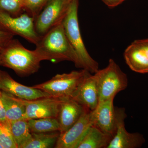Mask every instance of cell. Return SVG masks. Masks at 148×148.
I'll return each mask as SVG.
<instances>
[{"instance_id":"7","label":"cell","mask_w":148,"mask_h":148,"mask_svg":"<svg viewBox=\"0 0 148 148\" xmlns=\"http://www.w3.org/2000/svg\"><path fill=\"white\" fill-rule=\"evenodd\" d=\"M73 0H49L35 18V30L40 36L63 23Z\"/></svg>"},{"instance_id":"27","label":"cell","mask_w":148,"mask_h":148,"mask_svg":"<svg viewBox=\"0 0 148 148\" xmlns=\"http://www.w3.org/2000/svg\"><path fill=\"white\" fill-rule=\"evenodd\" d=\"M0 66H1V58H0Z\"/></svg>"},{"instance_id":"9","label":"cell","mask_w":148,"mask_h":148,"mask_svg":"<svg viewBox=\"0 0 148 148\" xmlns=\"http://www.w3.org/2000/svg\"><path fill=\"white\" fill-rule=\"evenodd\" d=\"M25 107L23 119H37L44 118H58L59 108L62 99L47 97L34 100L21 99Z\"/></svg>"},{"instance_id":"10","label":"cell","mask_w":148,"mask_h":148,"mask_svg":"<svg viewBox=\"0 0 148 148\" xmlns=\"http://www.w3.org/2000/svg\"><path fill=\"white\" fill-rule=\"evenodd\" d=\"M116 129L115 134L107 148H137L142 147L145 143L143 135L139 133H130L125 126L126 117L123 109L115 110Z\"/></svg>"},{"instance_id":"22","label":"cell","mask_w":148,"mask_h":148,"mask_svg":"<svg viewBox=\"0 0 148 148\" xmlns=\"http://www.w3.org/2000/svg\"><path fill=\"white\" fill-rule=\"evenodd\" d=\"M25 0H0V9L13 16H18L24 11Z\"/></svg>"},{"instance_id":"13","label":"cell","mask_w":148,"mask_h":148,"mask_svg":"<svg viewBox=\"0 0 148 148\" xmlns=\"http://www.w3.org/2000/svg\"><path fill=\"white\" fill-rule=\"evenodd\" d=\"M125 62L133 71L148 73V38L136 40L125 51Z\"/></svg>"},{"instance_id":"12","label":"cell","mask_w":148,"mask_h":148,"mask_svg":"<svg viewBox=\"0 0 148 148\" xmlns=\"http://www.w3.org/2000/svg\"><path fill=\"white\" fill-rule=\"evenodd\" d=\"M114 98L100 101L93 110V125L104 133L114 137L116 129V118L114 106Z\"/></svg>"},{"instance_id":"4","label":"cell","mask_w":148,"mask_h":148,"mask_svg":"<svg viewBox=\"0 0 148 148\" xmlns=\"http://www.w3.org/2000/svg\"><path fill=\"white\" fill-rule=\"evenodd\" d=\"M89 73L82 69L68 73L57 74L47 81L33 87L44 91L54 98L62 100L73 98L83 80Z\"/></svg>"},{"instance_id":"11","label":"cell","mask_w":148,"mask_h":148,"mask_svg":"<svg viewBox=\"0 0 148 148\" xmlns=\"http://www.w3.org/2000/svg\"><path fill=\"white\" fill-rule=\"evenodd\" d=\"M0 88L3 92L21 99L34 100L50 97L47 93L19 83L14 79L7 72L0 70Z\"/></svg>"},{"instance_id":"19","label":"cell","mask_w":148,"mask_h":148,"mask_svg":"<svg viewBox=\"0 0 148 148\" xmlns=\"http://www.w3.org/2000/svg\"><path fill=\"white\" fill-rule=\"evenodd\" d=\"M10 127L18 148H21L32 136L28 121L21 119L9 123Z\"/></svg>"},{"instance_id":"8","label":"cell","mask_w":148,"mask_h":148,"mask_svg":"<svg viewBox=\"0 0 148 148\" xmlns=\"http://www.w3.org/2000/svg\"><path fill=\"white\" fill-rule=\"evenodd\" d=\"M92 111L86 108L79 119L68 130L60 134L55 147L77 148L88 130L93 125Z\"/></svg>"},{"instance_id":"17","label":"cell","mask_w":148,"mask_h":148,"mask_svg":"<svg viewBox=\"0 0 148 148\" xmlns=\"http://www.w3.org/2000/svg\"><path fill=\"white\" fill-rule=\"evenodd\" d=\"M6 120L9 123L23 119L25 107L20 98L3 91Z\"/></svg>"},{"instance_id":"28","label":"cell","mask_w":148,"mask_h":148,"mask_svg":"<svg viewBox=\"0 0 148 148\" xmlns=\"http://www.w3.org/2000/svg\"><path fill=\"white\" fill-rule=\"evenodd\" d=\"M0 148H3L2 146H1V145L0 144Z\"/></svg>"},{"instance_id":"15","label":"cell","mask_w":148,"mask_h":148,"mask_svg":"<svg viewBox=\"0 0 148 148\" xmlns=\"http://www.w3.org/2000/svg\"><path fill=\"white\" fill-rule=\"evenodd\" d=\"M85 108L73 98L62 100L57 118L60 134L68 130L79 119Z\"/></svg>"},{"instance_id":"18","label":"cell","mask_w":148,"mask_h":148,"mask_svg":"<svg viewBox=\"0 0 148 148\" xmlns=\"http://www.w3.org/2000/svg\"><path fill=\"white\" fill-rule=\"evenodd\" d=\"M59 131L45 133H32V136L21 148H50L55 147Z\"/></svg>"},{"instance_id":"6","label":"cell","mask_w":148,"mask_h":148,"mask_svg":"<svg viewBox=\"0 0 148 148\" xmlns=\"http://www.w3.org/2000/svg\"><path fill=\"white\" fill-rule=\"evenodd\" d=\"M34 21L35 18L27 13L13 16L0 9V30L19 36L36 45L40 36L35 30Z\"/></svg>"},{"instance_id":"14","label":"cell","mask_w":148,"mask_h":148,"mask_svg":"<svg viewBox=\"0 0 148 148\" xmlns=\"http://www.w3.org/2000/svg\"><path fill=\"white\" fill-rule=\"evenodd\" d=\"M90 110H94L99 102L97 81L94 75L89 73L80 84L73 98Z\"/></svg>"},{"instance_id":"23","label":"cell","mask_w":148,"mask_h":148,"mask_svg":"<svg viewBox=\"0 0 148 148\" xmlns=\"http://www.w3.org/2000/svg\"><path fill=\"white\" fill-rule=\"evenodd\" d=\"M49 0H25L24 11L34 18L39 14Z\"/></svg>"},{"instance_id":"21","label":"cell","mask_w":148,"mask_h":148,"mask_svg":"<svg viewBox=\"0 0 148 148\" xmlns=\"http://www.w3.org/2000/svg\"><path fill=\"white\" fill-rule=\"evenodd\" d=\"M0 144L3 148H18L7 121H0Z\"/></svg>"},{"instance_id":"3","label":"cell","mask_w":148,"mask_h":148,"mask_svg":"<svg viewBox=\"0 0 148 148\" xmlns=\"http://www.w3.org/2000/svg\"><path fill=\"white\" fill-rule=\"evenodd\" d=\"M78 0L72 1L63 21V26L66 36L77 53L81 69L94 74L99 70V64L88 53L83 40L78 18Z\"/></svg>"},{"instance_id":"20","label":"cell","mask_w":148,"mask_h":148,"mask_svg":"<svg viewBox=\"0 0 148 148\" xmlns=\"http://www.w3.org/2000/svg\"><path fill=\"white\" fill-rule=\"evenodd\" d=\"M27 121L29 129L32 133L59 132V123L57 118H44Z\"/></svg>"},{"instance_id":"1","label":"cell","mask_w":148,"mask_h":148,"mask_svg":"<svg viewBox=\"0 0 148 148\" xmlns=\"http://www.w3.org/2000/svg\"><path fill=\"white\" fill-rule=\"evenodd\" d=\"M36 46L35 50L42 61L56 63L71 61L77 68L81 69L77 53L66 36L63 23L41 36Z\"/></svg>"},{"instance_id":"26","label":"cell","mask_w":148,"mask_h":148,"mask_svg":"<svg viewBox=\"0 0 148 148\" xmlns=\"http://www.w3.org/2000/svg\"><path fill=\"white\" fill-rule=\"evenodd\" d=\"M125 0H102V1L109 7L114 8L119 5Z\"/></svg>"},{"instance_id":"25","label":"cell","mask_w":148,"mask_h":148,"mask_svg":"<svg viewBox=\"0 0 148 148\" xmlns=\"http://www.w3.org/2000/svg\"><path fill=\"white\" fill-rule=\"evenodd\" d=\"M5 111L3 99L2 90L0 88V121H6Z\"/></svg>"},{"instance_id":"16","label":"cell","mask_w":148,"mask_h":148,"mask_svg":"<svg viewBox=\"0 0 148 148\" xmlns=\"http://www.w3.org/2000/svg\"><path fill=\"white\" fill-rule=\"evenodd\" d=\"M113 137L92 125L81 140L77 148H107Z\"/></svg>"},{"instance_id":"2","label":"cell","mask_w":148,"mask_h":148,"mask_svg":"<svg viewBox=\"0 0 148 148\" xmlns=\"http://www.w3.org/2000/svg\"><path fill=\"white\" fill-rule=\"evenodd\" d=\"M0 58L1 66L12 69L22 77L37 73L42 61L35 50L27 49L14 38L0 50Z\"/></svg>"},{"instance_id":"5","label":"cell","mask_w":148,"mask_h":148,"mask_svg":"<svg viewBox=\"0 0 148 148\" xmlns=\"http://www.w3.org/2000/svg\"><path fill=\"white\" fill-rule=\"evenodd\" d=\"M94 75L98 85L99 101L115 98L128 85L126 74L112 59L109 60L106 68L98 70Z\"/></svg>"},{"instance_id":"24","label":"cell","mask_w":148,"mask_h":148,"mask_svg":"<svg viewBox=\"0 0 148 148\" xmlns=\"http://www.w3.org/2000/svg\"><path fill=\"white\" fill-rule=\"evenodd\" d=\"M13 35L0 30V50L12 39L13 38Z\"/></svg>"}]
</instances>
